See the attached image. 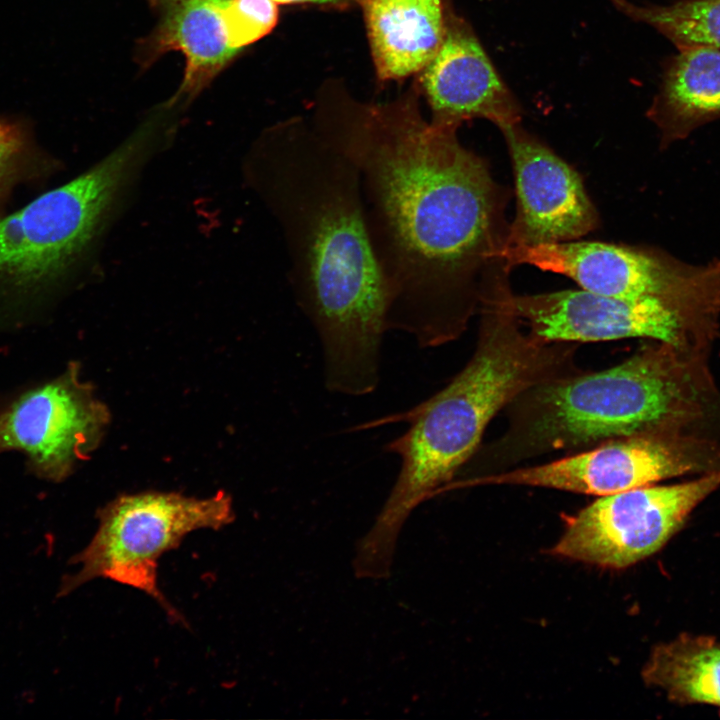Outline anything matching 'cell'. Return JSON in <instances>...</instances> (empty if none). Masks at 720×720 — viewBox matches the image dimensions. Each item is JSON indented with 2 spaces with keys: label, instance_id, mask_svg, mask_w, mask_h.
Returning a JSON list of instances; mask_svg holds the SVG:
<instances>
[{
  "label": "cell",
  "instance_id": "obj_1",
  "mask_svg": "<svg viewBox=\"0 0 720 720\" xmlns=\"http://www.w3.org/2000/svg\"><path fill=\"white\" fill-rule=\"evenodd\" d=\"M417 91L379 104L324 101L313 127L358 171L387 329L434 348L464 333L484 281L506 261L510 194L458 129L424 119Z\"/></svg>",
  "mask_w": 720,
  "mask_h": 720
},
{
  "label": "cell",
  "instance_id": "obj_2",
  "mask_svg": "<svg viewBox=\"0 0 720 720\" xmlns=\"http://www.w3.org/2000/svg\"><path fill=\"white\" fill-rule=\"evenodd\" d=\"M246 175L280 227L296 303L321 344L326 388L374 392L388 295L356 167L296 119L264 132L248 153Z\"/></svg>",
  "mask_w": 720,
  "mask_h": 720
},
{
  "label": "cell",
  "instance_id": "obj_3",
  "mask_svg": "<svg viewBox=\"0 0 720 720\" xmlns=\"http://www.w3.org/2000/svg\"><path fill=\"white\" fill-rule=\"evenodd\" d=\"M510 271L498 270L482 287L476 347L463 369L409 410L358 427L409 424L385 446L399 457L400 470L370 529L355 544L371 565L394 562L412 511L446 490L479 449L499 411L535 384L582 370L575 361L577 343L542 341L521 328L512 308Z\"/></svg>",
  "mask_w": 720,
  "mask_h": 720
},
{
  "label": "cell",
  "instance_id": "obj_4",
  "mask_svg": "<svg viewBox=\"0 0 720 720\" xmlns=\"http://www.w3.org/2000/svg\"><path fill=\"white\" fill-rule=\"evenodd\" d=\"M702 386L680 348L660 343L596 372L552 378L506 406L502 435L479 447L461 478L495 474L543 454L582 451L637 434L679 431L700 414Z\"/></svg>",
  "mask_w": 720,
  "mask_h": 720
},
{
  "label": "cell",
  "instance_id": "obj_5",
  "mask_svg": "<svg viewBox=\"0 0 720 720\" xmlns=\"http://www.w3.org/2000/svg\"><path fill=\"white\" fill-rule=\"evenodd\" d=\"M160 131L147 121L83 174L1 218L0 283L32 290L62 277L154 153Z\"/></svg>",
  "mask_w": 720,
  "mask_h": 720
},
{
  "label": "cell",
  "instance_id": "obj_6",
  "mask_svg": "<svg viewBox=\"0 0 720 720\" xmlns=\"http://www.w3.org/2000/svg\"><path fill=\"white\" fill-rule=\"evenodd\" d=\"M97 516L99 525L93 538L70 560L80 568L62 578L57 598L104 578L146 593L175 621L182 616L158 587V560L189 533L217 530L234 519L232 499L224 491L201 499L163 492L122 495Z\"/></svg>",
  "mask_w": 720,
  "mask_h": 720
},
{
  "label": "cell",
  "instance_id": "obj_7",
  "mask_svg": "<svg viewBox=\"0 0 720 720\" xmlns=\"http://www.w3.org/2000/svg\"><path fill=\"white\" fill-rule=\"evenodd\" d=\"M720 468V447L679 431L620 437L534 466L456 479L452 489L528 486L605 496L690 473Z\"/></svg>",
  "mask_w": 720,
  "mask_h": 720
},
{
  "label": "cell",
  "instance_id": "obj_8",
  "mask_svg": "<svg viewBox=\"0 0 720 720\" xmlns=\"http://www.w3.org/2000/svg\"><path fill=\"white\" fill-rule=\"evenodd\" d=\"M504 257L512 268L527 264L561 274L598 294L720 309V259L696 266L657 249L577 240L507 247Z\"/></svg>",
  "mask_w": 720,
  "mask_h": 720
},
{
  "label": "cell",
  "instance_id": "obj_9",
  "mask_svg": "<svg viewBox=\"0 0 720 720\" xmlns=\"http://www.w3.org/2000/svg\"><path fill=\"white\" fill-rule=\"evenodd\" d=\"M718 487L720 468L691 481L600 496L567 517L549 553L602 568L629 567L661 549Z\"/></svg>",
  "mask_w": 720,
  "mask_h": 720
},
{
  "label": "cell",
  "instance_id": "obj_10",
  "mask_svg": "<svg viewBox=\"0 0 720 720\" xmlns=\"http://www.w3.org/2000/svg\"><path fill=\"white\" fill-rule=\"evenodd\" d=\"M79 365L31 388L0 408V454H24L32 474L59 482L98 446L109 423L107 407L81 380Z\"/></svg>",
  "mask_w": 720,
  "mask_h": 720
},
{
  "label": "cell",
  "instance_id": "obj_11",
  "mask_svg": "<svg viewBox=\"0 0 720 720\" xmlns=\"http://www.w3.org/2000/svg\"><path fill=\"white\" fill-rule=\"evenodd\" d=\"M512 308L529 333L546 342L650 338L676 347L709 314L656 297L622 298L581 290L512 296Z\"/></svg>",
  "mask_w": 720,
  "mask_h": 720
},
{
  "label": "cell",
  "instance_id": "obj_12",
  "mask_svg": "<svg viewBox=\"0 0 720 720\" xmlns=\"http://www.w3.org/2000/svg\"><path fill=\"white\" fill-rule=\"evenodd\" d=\"M511 157L517 209L508 246L578 240L599 225L580 175L520 123L499 128Z\"/></svg>",
  "mask_w": 720,
  "mask_h": 720
},
{
  "label": "cell",
  "instance_id": "obj_13",
  "mask_svg": "<svg viewBox=\"0 0 720 720\" xmlns=\"http://www.w3.org/2000/svg\"><path fill=\"white\" fill-rule=\"evenodd\" d=\"M430 122L459 129L481 118L498 128L520 123L523 109L503 81L472 26L445 0V32L420 75Z\"/></svg>",
  "mask_w": 720,
  "mask_h": 720
},
{
  "label": "cell",
  "instance_id": "obj_14",
  "mask_svg": "<svg viewBox=\"0 0 720 720\" xmlns=\"http://www.w3.org/2000/svg\"><path fill=\"white\" fill-rule=\"evenodd\" d=\"M158 17L152 32L139 41L143 68L172 50L186 59L183 82L166 107L188 104L239 53L228 42L225 10L231 0H147Z\"/></svg>",
  "mask_w": 720,
  "mask_h": 720
},
{
  "label": "cell",
  "instance_id": "obj_15",
  "mask_svg": "<svg viewBox=\"0 0 720 720\" xmlns=\"http://www.w3.org/2000/svg\"><path fill=\"white\" fill-rule=\"evenodd\" d=\"M361 6L379 80L419 73L445 32V0H363Z\"/></svg>",
  "mask_w": 720,
  "mask_h": 720
},
{
  "label": "cell",
  "instance_id": "obj_16",
  "mask_svg": "<svg viewBox=\"0 0 720 720\" xmlns=\"http://www.w3.org/2000/svg\"><path fill=\"white\" fill-rule=\"evenodd\" d=\"M647 116L659 129L662 146L720 118V50L678 49L664 66Z\"/></svg>",
  "mask_w": 720,
  "mask_h": 720
},
{
  "label": "cell",
  "instance_id": "obj_17",
  "mask_svg": "<svg viewBox=\"0 0 720 720\" xmlns=\"http://www.w3.org/2000/svg\"><path fill=\"white\" fill-rule=\"evenodd\" d=\"M643 681L677 703L720 706V643L682 634L656 646L642 669Z\"/></svg>",
  "mask_w": 720,
  "mask_h": 720
},
{
  "label": "cell",
  "instance_id": "obj_18",
  "mask_svg": "<svg viewBox=\"0 0 720 720\" xmlns=\"http://www.w3.org/2000/svg\"><path fill=\"white\" fill-rule=\"evenodd\" d=\"M609 1L633 21L653 27L678 49H720V0H678L667 5Z\"/></svg>",
  "mask_w": 720,
  "mask_h": 720
},
{
  "label": "cell",
  "instance_id": "obj_19",
  "mask_svg": "<svg viewBox=\"0 0 720 720\" xmlns=\"http://www.w3.org/2000/svg\"><path fill=\"white\" fill-rule=\"evenodd\" d=\"M274 0H231L225 10L230 46L240 52L276 26L279 11Z\"/></svg>",
  "mask_w": 720,
  "mask_h": 720
},
{
  "label": "cell",
  "instance_id": "obj_20",
  "mask_svg": "<svg viewBox=\"0 0 720 720\" xmlns=\"http://www.w3.org/2000/svg\"><path fill=\"white\" fill-rule=\"evenodd\" d=\"M28 147L25 123L0 116V191L18 173Z\"/></svg>",
  "mask_w": 720,
  "mask_h": 720
},
{
  "label": "cell",
  "instance_id": "obj_21",
  "mask_svg": "<svg viewBox=\"0 0 720 720\" xmlns=\"http://www.w3.org/2000/svg\"><path fill=\"white\" fill-rule=\"evenodd\" d=\"M277 4H300L312 3L336 7H346L352 4H360L363 0H274Z\"/></svg>",
  "mask_w": 720,
  "mask_h": 720
}]
</instances>
